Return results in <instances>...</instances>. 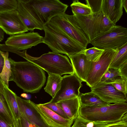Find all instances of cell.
Segmentation results:
<instances>
[{
    "label": "cell",
    "mask_w": 127,
    "mask_h": 127,
    "mask_svg": "<svg viewBox=\"0 0 127 127\" xmlns=\"http://www.w3.org/2000/svg\"><path fill=\"white\" fill-rule=\"evenodd\" d=\"M11 76L9 81L14 82L24 92L32 93L38 92L46 81L44 71L30 62H15L9 58Z\"/></svg>",
    "instance_id": "1"
},
{
    "label": "cell",
    "mask_w": 127,
    "mask_h": 127,
    "mask_svg": "<svg viewBox=\"0 0 127 127\" xmlns=\"http://www.w3.org/2000/svg\"><path fill=\"white\" fill-rule=\"evenodd\" d=\"M45 36L42 43L52 52L64 54L69 57L86 49L61 28L49 22L43 27Z\"/></svg>",
    "instance_id": "2"
},
{
    "label": "cell",
    "mask_w": 127,
    "mask_h": 127,
    "mask_svg": "<svg viewBox=\"0 0 127 127\" xmlns=\"http://www.w3.org/2000/svg\"><path fill=\"white\" fill-rule=\"evenodd\" d=\"M14 53L39 67L48 74L61 76L75 73L68 58L60 54L49 52L39 57H34L27 54L26 50L22 52L16 51Z\"/></svg>",
    "instance_id": "3"
},
{
    "label": "cell",
    "mask_w": 127,
    "mask_h": 127,
    "mask_svg": "<svg viewBox=\"0 0 127 127\" xmlns=\"http://www.w3.org/2000/svg\"><path fill=\"white\" fill-rule=\"evenodd\" d=\"M37 23L43 27L54 17L65 12L68 6L59 0H21Z\"/></svg>",
    "instance_id": "4"
},
{
    "label": "cell",
    "mask_w": 127,
    "mask_h": 127,
    "mask_svg": "<svg viewBox=\"0 0 127 127\" xmlns=\"http://www.w3.org/2000/svg\"><path fill=\"white\" fill-rule=\"evenodd\" d=\"M79 115L93 121L114 123L127 120V103L110 104L98 107L81 106Z\"/></svg>",
    "instance_id": "5"
},
{
    "label": "cell",
    "mask_w": 127,
    "mask_h": 127,
    "mask_svg": "<svg viewBox=\"0 0 127 127\" xmlns=\"http://www.w3.org/2000/svg\"><path fill=\"white\" fill-rule=\"evenodd\" d=\"M74 16L79 24L88 37L89 43L116 25L102 12L87 16Z\"/></svg>",
    "instance_id": "6"
},
{
    "label": "cell",
    "mask_w": 127,
    "mask_h": 127,
    "mask_svg": "<svg viewBox=\"0 0 127 127\" xmlns=\"http://www.w3.org/2000/svg\"><path fill=\"white\" fill-rule=\"evenodd\" d=\"M49 22L60 28L87 49L89 40L74 15H69L65 12L54 17Z\"/></svg>",
    "instance_id": "7"
},
{
    "label": "cell",
    "mask_w": 127,
    "mask_h": 127,
    "mask_svg": "<svg viewBox=\"0 0 127 127\" xmlns=\"http://www.w3.org/2000/svg\"><path fill=\"white\" fill-rule=\"evenodd\" d=\"M127 43V29L120 26L111 28L89 43L100 49H116Z\"/></svg>",
    "instance_id": "8"
},
{
    "label": "cell",
    "mask_w": 127,
    "mask_h": 127,
    "mask_svg": "<svg viewBox=\"0 0 127 127\" xmlns=\"http://www.w3.org/2000/svg\"><path fill=\"white\" fill-rule=\"evenodd\" d=\"M117 50L118 49L104 50L98 60L94 62L86 82L87 85L91 88L100 81L102 77L108 70Z\"/></svg>",
    "instance_id": "9"
},
{
    "label": "cell",
    "mask_w": 127,
    "mask_h": 127,
    "mask_svg": "<svg viewBox=\"0 0 127 127\" xmlns=\"http://www.w3.org/2000/svg\"><path fill=\"white\" fill-rule=\"evenodd\" d=\"M82 82L75 73L64 76L62 77L60 90L49 102L57 103L79 97Z\"/></svg>",
    "instance_id": "10"
},
{
    "label": "cell",
    "mask_w": 127,
    "mask_h": 127,
    "mask_svg": "<svg viewBox=\"0 0 127 127\" xmlns=\"http://www.w3.org/2000/svg\"><path fill=\"white\" fill-rule=\"evenodd\" d=\"M43 38L37 32L24 33L11 36L5 44L12 50H24L42 43Z\"/></svg>",
    "instance_id": "11"
},
{
    "label": "cell",
    "mask_w": 127,
    "mask_h": 127,
    "mask_svg": "<svg viewBox=\"0 0 127 127\" xmlns=\"http://www.w3.org/2000/svg\"><path fill=\"white\" fill-rule=\"evenodd\" d=\"M91 92L108 104L126 103L127 96L117 90L111 83L99 82L91 88Z\"/></svg>",
    "instance_id": "12"
},
{
    "label": "cell",
    "mask_w": 127,
    "mask_h": 127,
    "mask_svg": "<svg viewBox=\"0 0 127 127\" xmlns=\"http://www.w3.org/2000/svg\"><path fill=\"white\" fill-rule=\"evenodd\" d=\"M0 27L4 32L10 36L28 31L17 10L0 13Z\"/></svg>",
    "instance_id": "13"
},
{
    "label": "cell",
    "mask_w": 127,
    "mask_h": 127,
    "mask_svg": "<svg viewBox=\"0 0 127 127\" xmlns=\"http://www.w3.org/2000/svg\"><path fill=\"white\" fill-rule=\"evenodd\" d=\"M16 98L20 117L36 127H50L37 110L35 103L30 100L24 99L17 95Z\"/></svg>",
    "instance_id": "14"
},
{
    "label": "cell",
    "mask_w": 127,
    "mask_h": 127,
    "mask_svg": "<svg viewBox=\"0 0 127 127\" xmlns=\"http://www.w3.org/2000/svg\"><path fill=\"white\" fill-rule=\"evenodd\" d=\"M84 50L69 57L75 73L82 81L86 82L94 62L88 61Z\"/></svg>",
    "instance_id": "15"
},
{
    "label": "cell",
    "mask_w": 127,
    "mask_h": 127,
    "mask_svg": "<svg viewBox=\"0 0 127 127\" xmlns=\"http://www.w3.org/2000/svg\"><path fill=\"white\" fill-rule=\"evenodd\" d=\"M121 0H102V13L116 25L123 14Z\"/></svg>",
    "instance_id": "16"
},
{
    "label": "cell",
    "mask_w": 127,
    "mask_h": 127,
    "mask_svg": "<svg viewBox=\"0 0 127 127\" xmlns=\"http://www.w3.org/2000/svg\"><path fill=\"white\" fill-rule=\"evenodd\" d=\"M57 103L70 119L74 120L78 115L81 106L78 97Z\"/></svg>",
    "instance_id": "17"
},
{
    "label": "cell",
    "mask_w": 127,
    "mask_h": 127,
    "mask_svg": "<svg viewBox=\"0 0 127 127\" xmlns=\"http://www.w3.org/2000/svg\"><path fill=\"white\" fill-rule=\"evenodd\" d=\"M18 1L17 11L22 21L28 31H33L35 29L43 30L27 10L21 0H18Z\"/></svg>",
    "instance_id": "18"
},
{
    "label": "cell",
    "mask_w": 127,
    "mask_h": 127,
    "mask_svg": "<svg viewBox=\"0 0 127 127\" xmlns=\"http://www.w3.org/2000/svg\"><path fill=\"white\" fill-rule=\"evenodd\" d=\"M3 95L14 120L20 118V115L16 100V94L4 84Z\"/></svg>",
    "instance_id": "19"
},
{
    "label": "cell",
    "mask_w": 127,
    "mask_h": 127,
    "mask_svg": "<svg viewBox=\"0 0 127 127\" xmlns=\"http://www.w3.org/2000/svg\"><path fill=\"white\" fill-rule=\"evenodd\" d=\"M41 112L50 120L63 127H70L74 120L68 119L61 117L42 104H37Z\"/></svg>",
    "instance_id": "20"
},
{
    "label": "cell",
    "mask_w": 127,
    "mask_h": 127,
    "mask_svg": "<svg viewBox=\"0 0 127 127\" xmlns=\"http://www.w3.org/2000/svg\"><path fill=\"white\" fill-rule=\"evenodd\" d=\"M78 97L81 106L98 107L110 104L104 102L97 95L91 92L80 93Z\"/></svg>",
    "instance_id": "21"
},
{
    "label": "cell",
    "mask_w": 127,
    "mask_h": 127,
    "mask_svg": "<svg viewBox=\"0 0 127 127\" xmlns=\"http://www.w3.org/2000/svg\"><path fill=\"white\" fill-rule=\"evenodd\" d=\"M48 74L46 85L44 89L53 98L60 88L62 77L58 74Z\"/></svg>",
    "instance_id": "22"
},
{
    "label": "cell",
    "mask_w": 127,
    "mask_h": 127,
    "mask_svg": "<svg viewBox=\"0 0 127 127\" xmlns=\"http://www.w3.org/2000/svg\"><path fill=\"white\" fill-rule=\"evenodd\" d=\"M127 61V43L118 49L117 52L109 68L118 69Z\"/></svg>",
    "instance_id": "23"
},
{
    "label": "cell",
    "mask_w": 127,
    "mask_h": 127,
    "mask_svg": "<svg viewBox=\"0 0 127 127\" xmlns=\"http://www.w3.org/2000/svg\"><path fill=\"white\" fill-rule=\"evenodd\" d=\"M113 123L93 121L87 120L79 115L70 127H106Z\"/></svg>",
    "instance_id": "24"
},
{
    "label": "cell",
    "mask_w": 127,
    "mask_h": 127,
    "mask_svg": "<svg viewBox=\"0 0 127 127\" xmlns=\"http://www.w3.org/2000/svg\"><path fill=\"white\" fill-rule=\"evenodd\" d=\"M0 116L8 123L13 125L14 120L3 95L0 93Z\"/></svg>",
    "instance_id": "25"
},
{
    "label": "cell",
    "mask_w": 127,
    "mask_h": 127,
    "mask_svg": "<svg viewBox=\"0 0 127 127\" xmlns=\"http://www.w3.org/2000/svg\"><path fill=\"white\" fill-rule=\"evenodd\" d=\"M0 53L4 60V65L2 71L0 74V76L4 84L8 87L9 80L11 76V65L8 58V52H3L1 50Z\"/></svg>",
    "instance_id": "26"
},
{
    "label": "cell",
    "mask_w": 127,
    "mask_h": 127,
    "mask_svg": "<svg viewBox=\"0 0 127 127\" xmlns=\"http://www.w3.org/2000/svg\"><path fill=\"white\" fill-rule=\"evenodd\" d=\"M70 6L73 15L87 16L92 14L90 8L87 4L81 3L78 0H73Z\"/></svg>",
    "instance_id": "27"
},
{
    "label": "cell",
    "mask_w": 127,
    "mask_h": 127,
    "mask_svg": "<svg viewBox=\"0 0 127 127\" xmlns=\"http://www.w3.org/2000/svg\"><path fill=\"white\" fill-rule=\"evenodd\" d=\"M104 51L94 47L86 49L84 52L88 61L95 62L98 60Z\"/></svg>",
    "instance_id": "28"
},
{
    "label": "cell",
    "mask_w": 127,
    "mask_h": 127,
    "mask_svg": "<svg viewBox=\"0 0 127 127\" xmlns=\"http://www.w3.org/2000/svg\"><path fill=\"white\" fill-rule=\"evenodd\" d=\"M18 0H0V13L17 10Z\"/></svg>",
    "instance_id": "29"
},
{
    "label": "cell",
    "mask_w": 127,
    "mask_h": 127,
    "mask_svg": "<svg viewBox=\"0 0 127 127\" xmlns=\"http://www.w3.org/2000/svg\"><path fill=\"white\" fill-rule=\"evenodd\" d=\"M111 84L117 90L121 92L127 96V79L120 76Z\"/></svg>",
    "instance_id": "30"
},
{
    "label": "cell",
    "mask_w": 127,
    "mask_h": 127,
    "mask_svg": "<svg viewBox=\"0 0 127 127\" xmlns=\"http://www.w3.org/2000/svg\"><path fill=\"white\" fill-rule=\"evenodd\" d=\"M42 104L64 118L70 119L57 103H51L49 102Z\"/></svg>",
    "instance_id": "31"
},
{
    "label": "cell",
    "mask_w": 127,
    "mask_h": 127,
    "mask_svg": "<svg viewBox=\"0 0 127 127\" xmlns=\"http://www.w3.org/2000/svg\"><path fill=\"white\" fill-rule=\"evenodd\" d=\"M87 4L90 8L92 14H97L102 12V0H86Z\"/></svg>",
    "instance_id": "32"
},
{
    "label": "cell",
    "mask_w": 127,
    "mask_h": 127,
    "mask_svg": "<svg viewBox=\"0 0 127 127\" xmlns=\"http://www.w3.org/2000/svg\"><path fill=\"white\" fill-rule=\"evenodd\" d=\"M110 71V76L108 80L105 83H111L119 76H121L118 69L109 68Z\"/></svg>",
    "instance_id": "33"
},
{
    "label": "cell",
    "mask_w": 127,
    "mask_h": 127,
    "mask_svg": "<svg viewBox=\"0 0 127 127\" xmlns=\"http://www.w3.org/2000/svg\"><path fill=\"white\" fill-rule=\"evenodd\" d=\"M15 120L17 122L18 127H36L21 117L20 118Z\"/></svg>",
    "instance_id": "34"
},
{
    "label": "cell",
    "mask_w": 127,
    "mask_h": 127,
    "mask_svg": "<svg viewBox=\"0 0 127 127\" xmlns=\"http://www.w3.org/2000/svg\"><path fill=\"white\" fill-rule=\"evenodd\" d=\"M121 77L127 79V61L118 69Z\"/></svg>",
    "instance_id": "35"
},
{
    "label": "cell",
    "mask_w": 127,
    "mask_h": 127,
    "mask_svg": "<svg viewBox=\"0 0 127 127\" xmlns=\"http://www.w3.org/2000/svg\"><path fill=\"white\" fill-rule=\"evenodd\" d=\"M106 127H127V120H122Z\"/></svg>",
    "instance_id": "36"
},
{
    "label": "cell",
    "mask_w": 127,
    "mask_h": 127,
    "mask_svg": "<svg viewBox=\"0 0 127 127\" xmlns=\"http://www.w3.org/2000/svg\"><path fill=\"white\" fill-rule=\"evenodd\" d=\"M0 127H14V126L8 123L0 116Z\"/></svg>",
    "instance_id": "37"
},
{
    "label": "cell",
    "mask_w": 127,
    "mask_h": 127,
    "mask_svg": "<svg viewBox=\"0 0 127 127\" xmlns=\"http://www.w3.org/2000/svg\"><path fill=\"white\" fill-rule=\"evenodd\" d=\"M110 71L108 69L102 77L100 81L105 83L108 79L110 76Z\"/></svg>",
    "instance_id": "38"
},
{
    "label": "cell",
    "mask_w": 127,
    "mask_h": 127,
    "mask_svg": "<svg viewBox=\"0 0 127 127\" xmlns=\"http://www.w3.org/2000/svg\"><path fill=\"white\" fill-rule=\"evenodd\" d=\"M1 50H0V51ZM4 57L0 53V74L1 72L4 64Z\"/></svg>",
    "instance_id": "39"
},
{
    "label": "cell",
    "mask_w": 127,
    "mask_h": 127,
    "mask_svg": "<svg viewBox=\"0 0 127 127\" xmlns=\"http://www.w3.org/2000/svg\"><path fill=\"white\" fill-rule=\"evenodd\" d=\"M122 5L123 7L125 10L126 12L127 13V0H121Z\"/></svg>",
    "instance_id": "40"
},
{
    "label": "cell",
    "mask_w": 127,
    "mask_h": 127,
    "mask_svg": "<svg viewBox=\"0 0 127 127\" xmlns=\"http://www.w3.org/2000/svg\"><path fill=\"white\" fill-rule=\"evenodd\" d=\"M4 83L2 81L0 76V93L3 94V89L4 87Z\"/></svg>",
    "instance_id": "41"
},
{
    "label": "cell",
    "mask_w": 127,
    "mask_h": 127,
    "mask_svg": "<svg viewBox=\"0 0 127 127\" xmlns=\"http://www.w3.org/2000/svg\"><path fill=\"white\" fill-rule=\"evenodd\" d=\"M4 32L0 27V42L4 38Z\"/></svg>",
    "instance_id": "42"
},
{
    "label": "cell",
    "mask_w": 127,
    "mask_h": 127,
    "mask_svg": "<svg viewBox=\"0 0 127 127\" xmlns=\"http://www.w3.org/2000/svg\"><path fill=\"white\" fill-rule=\"evenodd\" d=\"M13 126L14 127H18L17 122L16 120H14V124Z\"/></svg>",
    "instance_id": "43"
}]
</instances>
